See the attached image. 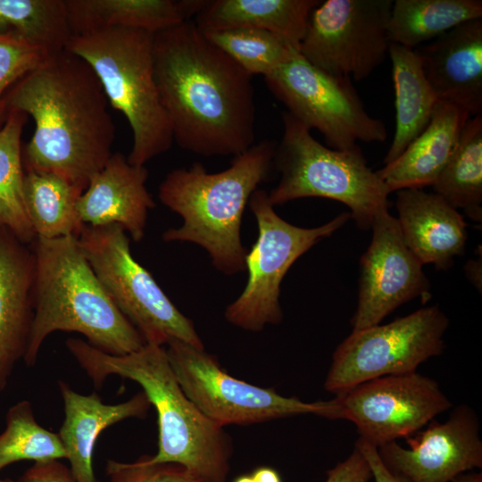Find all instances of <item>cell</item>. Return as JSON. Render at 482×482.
Masks as SVG:
<instances>
[{
	"mask_svg": "<svg viewBox=\"0 0 482 482\" xmlns=\"http://www.w3.org/2000/svg\"><path fill=\"white\" fill-rule=\"evenodd\" d=\"M170 365L185 395L218 426L249 425L302 414L335 420L334 399L307 403L237 379L216 358L184 341L165 345Z\"/></svg>",
	"mask_w": 482,
	"mask_h": 482,
	"instance_id": "10",
	"label": "cell"
},
{
	"mask_svg": "<svg viewBox=\"0 0 482 482\" xmlns=\"http://www.w3.org/2000/svg\"><path fill=\"white\" fill-rule=\"evenodd\" d=\"M470 117L465 109L438 101L425 129L398 158L376 171L388 192L432 186L449 161Z\"/></svg>",
	"mask_w": 482,
	"mask_h": 482,
	"instance_id": "22",
	"label": "cell"
},
{
	"mask_svg": "<svg viewBox=\"0 0 482 482\" xmlns=\"http://www.w3.org/2000/svg\"><path fill=\"white\" fill-rule=\"evenodd\" d=\"M270 91L294 118L322 134L327 146L349 150L357 142L382 143L384 122L369 114L349 78L328 74L298 51L264 77Z\"/></svg>",
	"mask_w": 482,
	"mask_h": 482,
	"instance_id": "11",
	"label": "cell"
},
{
	"mask_svg": "<svg viewBox=\"0 0 482 482\" xmlns=\"http://www.w3.org/2000/svg\"><path fill=\"white\" fill-rule=\"evenodd\" d=\"M74 35L109 28H129L152 34L195 16L206 0H65Z\"/></svg>",
	"mask_w": 482,
	"mask_h": 482,
	"instance_id": "23",
	"label": "cell"
},
{
	"mask_svg": "<svg viewBox=\"0 0 482 482\" xmlns=\"http://www.w3.org/2000/svg\"><path fill=\"white\" fill-rule=\"evenodd\" d=\"M83 191L66 179L46 172L25 170L24 200L37 237H79L85 224L78 212Z\"/></svg>",
	"mask_w": 482,
	"mask_h": 482,
	"instance_id": "28",
	"label": "cell"
},
{
	"mask_svg": "<svg viewBox=\"0 0 482 482\" xmlns=\"http://www.w3.org/2000/svg\"><path fill=\"white\" fill-rule=\"evenodd\" d=\"M396 218L403 240L421 264L449 269L463 254L467 224L441 196L422 188L396 191Z\"/></svg>",
	"mask_w": 482,
	"mask_h": 482,
	"instance_id": "20",
	"label": "cell"
},
{
	"mask_svg": "<svg viewBox=\"0 0 482 482\" xmlns=\"http://www.w3.org/2000/svg\"><path fill=\"white\" fill-rule=\"evenodd\" d=\"M320 0H212L195 16L202 31L255 29L272 32L299 51L312 11Z\"/></svg>",
	"mask_w": 482,
	"mask_h": 482,
	"instance_id": "24",
	"label": "cell"
},
{
	"mask_svg": "<svg viewBox=\"0 0 482 482\" xmlns=\"http://www.w3.org/2000/svg\"><path fill=\"white\" fill-rule=\"evenodd\" d=\"M34 317L23 359L35 365L45 339L55 331L77 332L112 355L140 349L145 342L114 304L74 236L36 239Z\"/></svg>",
	"mask_w": 482,
	"mask_h": 482,
	"instance_id": "4",
	"label": "cell"
},
{
	"mask_svg": "<svg viewBox=\"0 0 482 482\" xmlns=\"http://www.w3.org/2000/svg\"><path fill=\"white\" fill-rule=\"evenodd\" d=\"M1 101L34 120L22 153L25 170L56 175L84 192L113 154L115 127L102 85L67 50L47 55Z\"/></svg>",
	"mask_w": 482,
	"mask_h": 482,
	"instance_id": "2",
	"label": "cell"
},
{
	"mask_svg": "<svg viewBox=\"0 0 482 482\" xmlns=\"http://www.w3.org/2000/svg\"><path fill=\"white\" fill-rule=\"evenodd\" d=\"M0 35L17 37L47 55L66 50L73 33L65 0H0Z\"/></svg>",
	"mask_w": 482,
	"mask_h": 482,
	"instance_id": "29",
	"label": "cell"
},
{
	"mask_svg": "<svg viewBox=\"0 0 482 482\" xmlns=\"http://www.w3.org/2000/svg\"><path fill=\"white\" fill-rule=\"evenodd\" d=\"M481 254L479 258L470 260L465 265V274L469 280L473 284L477 289L481 291L482 283V266H481Z\"/></svg>",
	"mask_w": 482,
	"mask_h": 482,
	"instance_id": "38",
	"label": "cell"
},
{
	"mask_svg": "<svg viewBox=\"0 0 482 482\" xmlns=\"http://www.w3.org/2000/svg\"><path fill=\"white\" fill-rule=\"evenodd\" d=\"M371 477L367 460L354 446L345 461L327 471L325 482H368Z\"/></svg>",
	"mask_w": 482,
	"mask_h": 482,
	"instance_id": "35",
	"label": "cell"
},
{
	"mask_svg": "<svg viewBox=\"0 0 482 482\" xmlns=\"http://www.w3.org/2000/svg\"><path fill=\"white\" fill-rule=\"evenodd\" d=\"M202 32L252 76L270 75L298 51L280 36L262 29L239 28Z\"/></svg>",
	"mask_w": 482,
	"mask_h": 482,
	"instance_id": "32",
	"label": "cell"
},
{
	"mask_svg": "<svg viewBox=\"0 0 482 482\" xmlns=\"http://www.w3.org/2000/svg\"><path fill=\"white\" fill-rule=\"evenodd\" d=\"M425 428L378 447L384 465L409 482H451L482 467V440L476 412L468 405L456 407L444 422L431 420Z\"/></svg>",
	"mask_w": 482,
	"mask_h": 482,
	"instance_id": "16",
	"label": "cell"
},
{
	"mask_svg": "<svg viewBox=\"0 0 482 482\" xmlns=\"http://www.w3.org/2000/svg\"><path fill=\"white\" fill-rule=\"evenodd\" d=\"M0 482H13V480H11L9 478L4 479V478H0Z\"/></svg>",
	"mask_w": 482,
	"mask_h": 482,
	"instance_id": "43",
	"label": "cell"
},
{
	"mask_svg": "<svg viewBox=\"0 0 482 482\" xmlns=\"http://www.w3.org/2000/svg\"><path fill=\"white\" fill-rule=\"evenodd\" d=\"M65 345L96 387L117 375L143 388L156 411L159 430L158 452L144 456L147 463L179 464L203 482H227L230 439L185 395L165 346L145 344L135 352L112 355L77 337L68 338Z\"/></svg>",
	"mask_w": 482,
	"mask_h": 482,
	"instance_id": "3",
	"label": "cell"
},
{
	"mask_svg": "<svg viewBox=\"0 0 482 482\" xmlns=\"http://www.w3.org/2000/svg\"><path fill=\"white\" fill-rule=\"evenodd\" d=\"M479 18L481 0H395L390 12L388 37L391 44L415 49Z\"/></svg>",
	"mask_w": 482,
	"mask_h": 482,
	"instance_id": "26",
	"label": "cell"
},
{
	"mask_svg": "<svg viewBox=\"0 0 482 482\" xmlns=\"http://www.w3.org/2000/svg\"><path fill=\"white\" fill-rule=\"evenodd\" d=\"M64 404V420L58 436L65 459L77 482H99L93 470V451L99 435L110 426L129 418H143L151 403L144 392L129 400L106 404L96 393L84 395L64 381H58Z\"/></svg>",
	"mask_w": 482,
	"mask_h": 482,
	"instance_id": "21",
	"label": "cell"
},
{
	"mask_svg": "<svg viewBox=\"0 0 482 482\" xmlns=\"http://www.w3.org/2000/svg\"><path fill=\"white\" fill-rule=\"evenodd\" d=\"M432 187L451 206L481 223L482 114L466 121L449 161Z\"/></svg>",
	"mask_w": 482,
	"mask_h": 482,
	"instance_id": "27",
	"label": "cell"
},
{
	"mask_svg": "<svg viewBox=\"0 0 482 482\" xmlns=\"http://www.w3.org/2000/svg\"><path fill=\"white\" fill-rule=\"evenodd\" d=\"M78 239L105 291L145 344L164 346L170 340L179 339L204 349L192 320L134 259L129 237L122 227L85 225Z\"/></svg>",
	"mask_w": 482,
	"mask_h": 482,
	"instance_id": "8",
	"label": "cell"
},
{
	"mask_svg": "<svg viewBox=\"0 0 482 482\" xmlns=\"http://www.w3.org/2000/svg\"><path fill=\"white\" fill-rule=\"evenodd\" d=\"M248 204L257 221L258 237L245 256L246 285L226 308L225 318L237 328L258 332L282 320L280 284L293 263L344 226L351 215L343 212L326 224L307 229L278 216L263 189L257 188Z\"/></svg>",
	"mask_w": 482,
	"mask_h": 482,
	"instance_id": "9",
	"label": "cell"
},
{
	"mask_svg": "<svg viewBox=\"0 0 482 482\" xmlns=\"http://www.w3.org/2000/svg\"><path fill=\"white\" fill-rule=\"evenodd\" d=\"M0 433V471L22 460L45 462L65 458L58 434L40 426L30 402L21 400L11 406Z\"/></svg>",
	"mask_w": 482,
	"mask_h": 482,
	"instance_id": "31",
	"label": "cell"
},
{
	"mask_svg": "<svg viewBox=\"0 0 482 482\" xmlns=\"http://www.w3.org/2000/svg\"><path fill=\"white\" fill-rule=\"evenodd\" d=\"M354 445L367 460L375 482H409L403 478L392 473L384 465L375 445L361 437L357 439Z\"/></svg>",
	"mask_w": 482,
	"mask_h": 482,
	"instance_id": "37",
	"label": "cell"
},
{
	"mask_svg": "<svg viewBox=\"0 0 482 482\" xmlns=\"http://www.w3.org/2000/svg\"><path fill=\"white\" fill-rule=\"evenodd\" d=\"M451 482H482V473L481 472H467L464 473Z\"/></svg>",
	"mask_w": 482,
	"mask_h": 482,
	"instance_id": "40",
	"label": "cell"
},
{
	"mask_svg": "<svg viewBox=\"0 0 482 482\" xmlns=\"http://www.w3.org/2000/svg\"><path fill=\"white\" fill-rule=\"evenodd\" d=\"M282 121L283 135L273 161L280 179L268 193L270 203L275 206L304 197L332 199L350 209L359 229H370L375 215L388 210L390 193L359 145L333 149L317 141L311 129L288 112L282 114Z\"/></svg>",
	"mask_w": 482,
	"mask_h": 482,
	"instance_id": "7",
	"label": "cell"
},
{
	"mask_svg": "<svg viewBox=\"0 0 482 482\" xmlns=\"http://www.w3.org/2000/svg\"><path fill=\"white\" fill-rule=\"evenodd\" d=\"M392 0H326L312 11L299 54L312 66L356 81L389 54Z\"/></svg>",
	"mask_w": 482,
	"mask_h": 482,
	"instance_id": "13",
	"label": "cell"
},
{
	"mask_svg": "<svg viewBox=\"0 0 482 482\" xmlns=\"http://www.w3.org/2000/svg\"><path fill=\"white\" fill-rule=\"evenodd\" d=\"M153 37L142 29L109 28L74 35L66 47L92 68L108 103L128 120L132 146L127 158L137 166L167 152L174 142L155 80Z\"/></svg>",
	"mask_w": 482,
	"mask_h": 482,
	"instance_id": "6",
	"label": "cell"
},
{
	"mask_svg": "<svg viewBox=\"0 0 482 482\" xmlns=\"http://www.w3.org/2000/svg\"><path fill=\"white\" fill-rule=\"evenodd\" d=\"M154 76L174 141L202 156H237L255 137L252 75L194 21L156 32Z\"/></svg>",
	"mask_w": 482,
	"mask_h": 482,
	"instance_id": "1",
	"label": "cell"
},
{
	"mask_svg": "<svg viewBox=\"0 0 482 482\" xmlns=\"http://www.w3.org/2000/svg\"><path fill=\"white\" fill-rule=\"evenodd\" d=\"M147 178L145 166L133 165L121 153H113L79 198L80 220L88 226L118 224L132 240L141 241L149 210L155 206L145 186Z\"/></svg>",
	"mask_w": 482,
	"mask_h": 482,
	"instance_id": "19",
	"label": "cell"
},
{
	"mask_svg": "<svg viewBox=\"0 0 482 482\" xmlns=\"http://www.w3.org/2000/svg\"><path fill=\"white\" fill-rule=\"evenodd\" d=\"M448 325L444 312L432 305L385 325L353 330L333 353L325 389L336 395L376 378L415 372L443 353Z\"/></svg>",
	"mask_w": 482,
	"mask_h": 482,
	"instance_id": "12",
	"label": "cell"
},
{
	"mask_svg": "<svg viewBox=\"0 0 482 482\" xmlns=\"http://www.w3.org/2000/svg\"><path fill=\"white\" fill-rule=\"evenodd\" d=\"M47 56L37 47L9 35H0V106L4 94Z\"/></svg>",
	"mask_w": 482,
	"mask_h": 482,
	"instance_id": "33",
	"label": "cell"
},
{
	"mask_svg": "<svg viewBox=\"0 0 482 482\" xmlns=\"http://www.w3.org/2000/svg\"><path fill=\"white\" fill-rule=\"evenodd\" d=\"M7 112H8V111L6 110L4 104L2 102V104L0 106V128L3 126V124L5 121Z\"/></svg>",
	"mask_w": 482,
	"mask_h": 482,
	"instance_id": "41",
	"label": "cell"
},
{
	"mask_svg": "<svg viewBox=\"0 0 482 482\" xmlns=\"http://www.w3.org/2000/svg\"><path fill=\"white\" fill-rule=\"evenodd\" d=\"M333 399L335 420L353 422L376 447L414 435L453 406L436 380L416 371L376 378Z\"/></svg>",
	"mask_w": 482,
	"mask_h": 482,
	"instance_id": "14",
	"label": "cell"
},
{
	"mask_svg": "<svg viewBox=\"0 0 482 482\" xmlns=\"http://www.w3.org/2000/svg\"><path fill=\"white\" fill-rule=\"evenodd\" d=\"M34 272L30 245L0 228V394L27 353L34 317Z\"/></svg>",
	"mask_w": 482,
	"mask_h": 482,
	"instance_id": "18",
	"label": "cell"
},
{
	"mask_svg": "<svg viewBox=\"0 0 482 482\" xmlns=\"http://www.w3.org/2000/svg\"><path fill=\"white\" fill-rule=\"evenodd\" d=\"M254 482H282L277 470L270 467H261L251 474Z\"/></svg>",
	"mask_w": 482,
	"mask_h": 482,
	"instance_id": "39",
	"label": "cell"
},
{
	"mask_svg": "<svg viewBox=\"0 0 482 482\" xmlns=\"http://www.w3.org/2000/svg\"><path fill=\"white\" fill-rule=\"evenodd\" d=\"M234 482H254L251 475H243L237 478Z\"/></svg>",
	"mask_w": 482,
	"mask_h": 482,
	"instance_id": "42",
	"label": "cell"
},
{
	"mask_svg": "<svg viewBox=\"0 0 482 482\" xmlns=\"http://www.w3.org/2000/svg\"><path fill=\"white\" fill-rule=\"evenodd\" d=\"M388 55L395 96V131L385 165L398 158L425 129L439 101L415 49L391 44Z\"/></svg>",
	"mask_w": 482,
	"mask_h": 482,
	"instance_id": "25",
	"label": "cell"
},
{
	"mask_svg": "<svg viewBox=\"0 0 482 482\" xmlns=\"http://www.w3.org/2000/svg\"><path fill=\"white\" fill-rule=\"evenodd\" d=\"M27 118L22 112L8 110L0 128V228L9 229L22 243L30 245L37 237L25 205L21 144Z\"/></svg>",
	"mask_w": 482,
	"mask_h": 482,
	"instance_id": "30",
	"label": "cell"
},
{
	"mask_svg": "<svg viewBox=\"0 0 482 482\" xmlns=\"http://www.w3.org/2000/svg\"><path fill=\"white\" fill-rule=\"evenodd\" d=\"M13 482H77L70 468L56 461L35 462Z\"/></svg>",
	"mask_w": 482,
	"mask_h": 482,
	"instance_id": "36",
	"label": "cell"
},
{
	"mask_svg": "<svg viewBox=\"0 0 482 482\" xmlns=\"http://www.w3.org/2000/svg\"><path fill=\"white\" fill-rule=\"evenodd\" d=\"M439 101L482 114V18L461 23L415 48Z\"/></svg>",
	"mask_w": 482,
	"mask_h": 482,
	"instance_id": "17",
	"label": "cell"
},
{
	"mask_svg": "<svg viewBox=\"0 0 482 482\" xmlns=\"http://www.w3.org/2000/svg\"><path fill=\"white\" fill-rule=\"evenodd\" d=\"M106 473L111 482H203L179 464H149L144 457L132 463L109 460Z\"/></svg>",
	"mask_w": 482,
	"mask_h": 482,
	"instance_id": "34",
	"label": "cell"
},
{
	"mask_svg": "<svg viewBox=\"0 0 482 482\" xmlns=\"http://www.w3.org/2000/svg\"><path fill=\"white\" fill-rule=\"evenodd\" d=\"M371 242L361 259L353 330L378 325L396 308L420 297L427 303L430 283L421 262L406 245L396 218L388 210L375 215Z\"/></svg>",
	"mask_w": 482,
	"mask_h": 482,
	"instance_id": "15",
	"label": "cell"
},
{
	"mask_svg": "<svg viewBox=\"0 0 482 482\" xmlns=\"http://www.w3.org/2000/svg\"><path fill=\"white\" fill-rule=\"evenodd\" d=\"M276 145L269 139L253 144L220 172L209 173L199 162L169 172L158 198L183 223L164 231L163 241L200 245L224 274L244 271L248 251L241 239L244 211L274 168Z\"/></svg>",
	"mask_w": 482,
	"mask_h": 482,
	"instance_id": "5",
	"label": "cell"
}]
</instances>
